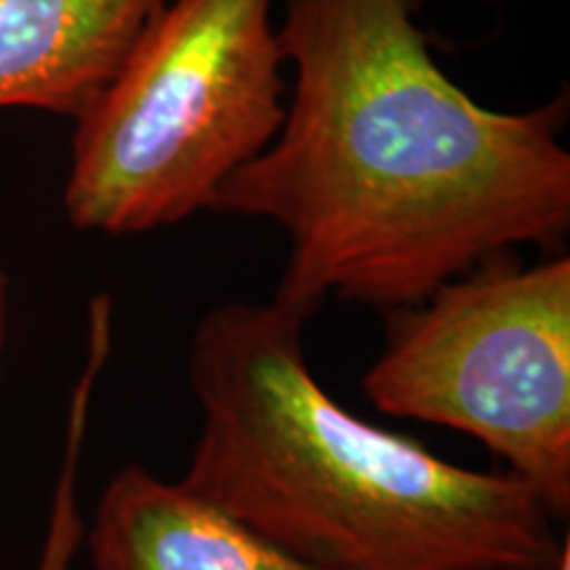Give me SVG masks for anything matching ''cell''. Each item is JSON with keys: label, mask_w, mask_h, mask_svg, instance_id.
<instances>
[{"label": "cell", "mask_w": 570, "mask_h": 570, "mask_svg": "<svg viewBox=\"0 0 570 570\" xmlns=\"http://www.w3.org/2000/svg\"><path fill=\"white\" fill-rule=\"evenodd\" d=\"M425 0H285L294 88L275 140L212 209L288 238L275 298L410 306L497 254L570 230L568 96L529 111L470 98L428 48Z\"/></svg>", "instance_id": "6da1fadb"}, {"label": "cell", "mask_w": 570, "mask_h": 570, "mask_svg": "<svg viewBox=\"0 0 570 570\" xmlns=\"http://www.w3.org/2000/svg\"><path fill=\"white\" fill-rule=\"evenodd\" d=\"M306 320L275 296L198 320L185 487L325 570H552L562 541L539 497L346 410L312 373Z\"/></svg>", "instance_id": "7a4b0ae2"}, {"label": "cell", "mask_w": 570, "mask_h": 570, "mask_svg": "<svg viewBox=\"0 0 570 570\" xmlns=\"http://www.w3.org/2000/svg\"><path fill=\"white\" fill-rule=\"evenodd\" d=\"M275 0H167L77 119L63 185L82 233L142 235L209 212L275 140L285 56Z\"/></svg>", "instance_id": "3957f363"}, {"label": "cell", "mask_w": 570, "mask_h": 570, "mask_svg": "<svg viewBox=\"0 0 570 570\" xmlns=\"http://www.w3.org/2000/svg\"><path fill=\"white\" fill-rule=\"evenodd\" d=\"M362 391L389 417L481 441L558 520L570 510V256L497 254L389 309Z\"/></svg>", "instance_id": "277c9868"}, {"label": "cell", "mask_w": 570, "mask_h": 570, "mask_svg": "<svg viewBox=\"0 0 570 570\" xmlns=\"http://www.w3.org/2000/svg\"><path fill=\"white\" fill-rule=\"evenodd\" d=\"M82 544L90 570H325L142 465L106 483Z\"/></svg>", "instance_id": "5b68a950"}, {"label": "cell", "mask_w": 570, "mask_h": 570, "mask_svg": "<svg viewBox=\"0 0 570 570\" xmlns=\"http://www.w3.org/2000/svg\"><path fill=\"white\" fill-rule=\"evenodd\" d=\"M167 0H0V109L77 119Z\"/></svg>", "instance_id": "8992f818"}, {"label": "cell", "mask_w": 570, "mask_h": 570, "mask_svg": "<svg viewBox=\"0 0 570 570\" xmlns=\"http://www.w3.org/2000/svg\"><path fill=\"white\" fill-rule=\"evenodd\" d=\"M106 365V352L101 346H90L85 356V367L77 386L71 391L69 410H67V428H63V454L61 470L56 479L51 512H48L46 537H42L40 560L35 570H71L77 552L82 550L85 518L80 510V462L85 436H88L92 394H96L98 377Z\"/></svg>", "instance_id": "52a82bcc"}, {"label": "cell", "mask_w": 570, "mask_h": 570, "mask_svg": "<svg viewBox=\"0 0 570 570\" xmlns=\"http://www.w3.org/2000/svg\"><path fill=\"white\" fill-rule=\"evenodd\" d=\"M9 317H11V281L0 269V377H3V352L9 341Z\"/></svg>", "instance_id": "ba28073f"}, {"label": "cell", "mask_w": 570, "mask_h": 570, "mask_svg": "<svg viewBox=\"0 0 570 570\" xmlns=\"http://www.w3.org/2000/svg\"><path fill=\"white\" fill-rule=\"evenodd\" d=\"M552 570H570V541L568 537L562 539V550H560V558L554 562Z\"/></svg>", "instance_id": "9c48e42d"}]
</instances>
